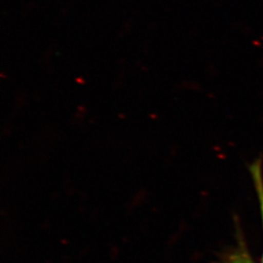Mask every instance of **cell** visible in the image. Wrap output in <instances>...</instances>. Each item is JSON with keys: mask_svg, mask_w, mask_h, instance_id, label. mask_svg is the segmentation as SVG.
<instances>
[{"mask_svg": "<svg viewBox=\"0 0 263 263\" xmlns=\"http://www.w3.org/2000/svg\"><path fill=\"white\" fill-rule=\"evenodd\" d=\"M249 169H250V173H251L252 178H253V180H254V187H255L256 195H257V198H258L263 229V174L261 158L258 157L257 159L254 160V163H252L250 165ZM260 263H263V253Z\"/></svg>", "mask_w": 263, "mask_h": 263, "instance_id": "6da1fadb", "label": "cell"}, {"mask_svg": "<svg viewBox=\"0 0 263 263\" xmlns=\"http://www.w3.org/2000/svg\"><path fill=\"white\" fill-rule=\"evenodd\" d=\"M220 263H254L244 248L240 247L237 251L232 254H228Z\"/></svg>", "mask_w": 263, "mask_h": 263, "instance_id": "7a4b0ae2", "label": "cell"}]
</instances>
